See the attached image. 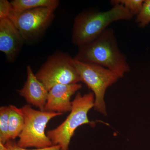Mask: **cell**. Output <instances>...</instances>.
<instances>
[{
	"label": "cell",
	"mask_w": 150,
	"mask_h": 150,
	"mask_svg": "<svg viewBox=\"0 0 150 150\" xmlns=\"http://www.w3.org/2000/svg\"><path fill=\"white\" fill-rule=\"evenodd\" d=\"M27 80L22 88L18 91V93L30 105L43 111L47 102L48 91L36 78L29 65L27 67Z\"/></svg>",
	"instance_id": "10"
},
{
	"label": "cell",
	"mask_w": 150,
	"mask_h": 150,
	"mask_svg": "<svg viewBox=\"0 0 150 150\" xmlns=\"http://www.w3.org/2000/svg\"><path fill=\"white\" fill-rule=\"evenodd\" d=\"M24 42L9 18L0 20V51L5 54L9 62L15 60Z\"/></svg>",
	"instance_id": "9"
},
{
	"label": "cell",
	"mask_w": 150,
	"mask_h": 150,
	"mask_svg": "<svg viewBox=\"0 0 150 150\" xmlns=\"http://www.w3.org/2000/svg\"><path fill=\"white\" fill-rule=\"evenodd\" d=\"M0 150H61V146L59 145H53L49 147L44 149H28L21 147L14 140H8L5 144L0 143Z\"/></svg>",
	"instance_id": "16"
},
{
	"label": "cell",
	"mask_w": 150,
	"mask_h": 150,
	"mask_svg": "<svg viewBox=\"0 0 150 150\" xmlns=\"http://www.w3.org/2000/svg\"><path fill=\"white\" fill-rule=\"evenodd\" d=\"M24 118V128L19 136L18 145L23 148L44 149L53 146L45 133L46 125L52 118L63 115L60 112L35 110L30 105L21 108Z\"/></svg>",
	"instance_id": "4"
},
{
	"label": "cell",
	"mask_w": 150,
	"mask_h": 150,
	"mask_svg": "<svg viewBox=\"0 0 150 150\" xmlns=\"http://www.w3.org/2000/svg\"><path fill=\"white\" fill-rule=\"evenodd\" d=\"M144 0H113L110 1L111 4H119L130 12L133 16L138 15L143 7Z\"/></svg>",
	"instance_id": "14"
},
{
	"label": "cell",
	"mask_w": 150,
	"mask_h": 150,
	"mask_svg": "<svg viewBox=\"0 0 150 150\" xmlns=\"http://www.w3.org/2000/svg\"><path fill=\"white\" fill-rule=\"evenodd\" d=\"M78 47L74 58L78 61L105 67L120 78L130 71L126 55L119 49L112 28H107L95 40Z\"/></svg>",
	"instance_id": "1"
},
{
	"label": "cell",
	"mask_w": 150,
	"mask_h": 150,
	"mask_svg": "<svg viewBox=\"0 0 150 150\" xmlns=\"http://www.w3.org/2000/svg\"><path fill=\"white\" fill-rule=\"evenodd\" d=\"M12 11L11 2L7 0L0 1V20L8 18Z\"/></svg>",
	"instance_id": "17"
},
{
	"label": "cell",
	"mask_w": 150,
	"mask_h": 150,
	"mask_svg": "<svg viewBox=\"0 0 150 150\" xmlns=\"http://www.w3.org/2000/svg\"><path fill=\"white\" fill-rule=\"evenodd\" d=\"M74 64L81 81L86 84L94 95L95 110L107 115L105 94L108 88L120 78L115 73L99 65L83 63L75 59Z\"/></svg>",
	"instance_id": "6"
},
{
	"label": "cell",
	"mask_w": 150,
	"mask_h": 150,
	"mask_svg": "<svg viewBox=\"0 0 150 150\" xmlns=\"http://www.w3.org/2000/svg\"><path fill=\"white\" fill-rule=\"evenodd\" d=\"M134 16L119 4L105 11L93 10L82 12L75 18L72 41L78 47L91 42L98 37L109 25L120 20H129Z\"/></svg>",
	"instance_id": "2"
},
{
	"label": "cell",
	"mask_w": 150,
	"mask_h": 150,
	"mask_svg": "<svg viewBox=\"0 0 150 150\" xmlns=\"http://www.w3.org/2000/svg\"><path fill=\"white\" fill-rule=\"evenodd\" d=\"M10 106L0 108V143L5 144L8 141L9 117Z\"/></svg>",
	"instance_id": "13"
},
{
	"label": "cell",
	"mask_w": 150,
	"mask_h": 150,
	"mask_svg": "<svg viewBox=\"0 0 150 150\" xmlns=\"http://www.w3.org/2000/svg\"><path fill=\"white\" fill-rule=\"evenodd\" d=\"M10 108L8 131V140H15L18 137L24 128V118L22 113L21 108L13 105Z\"/></svg>",
	"instance_id": "12"
},
{
	"label": "cell",
	"mask_w": 150,
	"mask_h": 150,
	"mask_svg": "<svg viewBox=\"0 0 150 150\" xmlns=\"http://www.w3.org/2000/svg\"><path fill=\"white\" fill-rule=\"evenodd\" d=\"M54 10L41 7L16 13L8 18L18 30L24 42H32L44 34L54 17Z\"/></svg>",
	"instance_id": "7"
},
{
	"label": "cell",
	"mask_w": 150,
	"mask_h": 150,
	"mask_svg": "<svg viewBox=\"0 0 150 150\" xmlns=\"http://www.w3.org/2000/svg\"><path fill=\"white\" fill-rule=\"evenodd\" d=\"M12 12L18 13L24 11L45 7L55 10L59 5L58 0H14L11 1Z\"/></svg>",
	"instance_id": "11"
},
{
	"label": "cell",
	"mask_w": 150,
	"mask_h": 150,
	"mask_svg": "<svg viewBox=\"0 0 150 150\" xmlns=\"http://www.w3.org/2000/svg\"><path fill=\"white\" fill-rule=\"evenodd\" d=\"M93 93L82 95L79 93L76 95L72 101V108L69 115L58 127L47 131V137L53 145H59L61 150H69L70 141L79 126L91 122L88 118V113L94 106Z\"/></svg>",
	"instance_id": "3"
},
{
	"label": "cell",
	"mask_w": 150,
	"mask_h": 150,
	"mask_svg": "<svg viewBox=\"0 0 150 150\" xmlns=\"http://www.w3.org/2000/svg\"><path fill=\"white\" fill-rule=\"evenodd\" d=\"M81 84H59L48 91V98L43 111L66 113L72 108L71 97L81 88Z\"/></svg>",
	"instance_id": "8"
},
{
	"label": "cell",
	"mask_w": 150,
	"mask_h": 150,
	"mask_svg": "<svg viewBox=\"0 0 150 150\" xmlns=\"http://www.w3.org/2000/svg\"><path fill=\"white\" fill-rule=\"evenodd\" d=\"M136 22L142 28L150 23V0H145L142 10L137 16Z\"/></svg>",
	"instance_id": "15"
},
{
	"label": "cell",
	"mask_w": 150,
	"mask_h": 150,
	"mask_svg": "<svg viewBox=\"0 0 150 150\" xmlns=\"http://www.w3.org/2000/svg\"><path fill=\"white\" fill-rule=\"evenodd\" d=\"M48 91L59 84H71L81 81L74 59L68 54L57 52L49 56L35 74Z\"/></svg>",
	"instance_id": "5"
}]
</instances>
